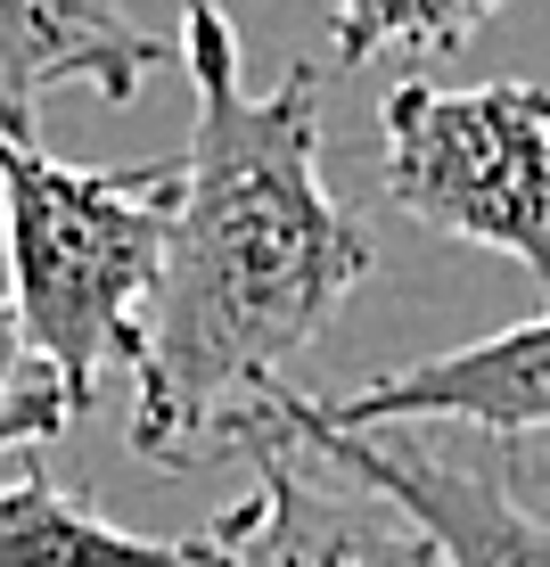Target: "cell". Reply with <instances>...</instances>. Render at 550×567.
<instances>
[{
	"instance_id": "8992f818",
	"label": "cell",
	"mask_w": 550,
	"mask_h": 567,
	"mask_svg": "<svg viewBox=\"0 0 550 567\" xmlns=\"http://www.w3.org/2000/svg\"><path fill=\"white\" fill-rule=\"evenodd\" d=\"M338 427H485V436L518 444V436H550V312L518 329H494L477 346H452V354H427L395 370V379H370L353 395L321 403Z\"/></svg>"
},
{
	"instance_id": "7a4b0ae2",
	"label": "cell",
	"mask_w": 550,
	"mask_h": 567,
	"mask_svg": "<svg viewBox=\"0 0 550 567\" xmlns=\"http://www.w3.org/2000/svg\"><path fill=\"white\" fill-rule=\"evenodd\" d=\"M181 156L156 165H58L0 132V256L25 346L58 379L66 412H91L100 370L141 354V321L165 271Z\"/></svg>"
},
{
	"instance_id": "30bf717a",
	"label": "cell",
	"mask_w": 550,
	"mask_h": 567,
	"mask_svg": "<svg viewBox=\"0 0 550 567\" xmlns=\"http://www.w3.org/2000/svg\"><path fill=\"white\" fill-rule=\"evenodd\" d=\"M66 395H58V379L42 370V354L25 346V329H17V305L0 297V461L9 453H33V444H50L58 427H66Z\"/></svg>"
},
{
	"instance_id": "5b68a950",
	"label": "cell",
	"mask_w": 550,
	"mask_h": 567,
	"mask_svg": "<svg viewBox=\"0 0 550 567\" xmlns=\"http://www.w3.org/2000/svg\"><path fill=\"white\" fill-rule=\"evenodd\" d=\"M280 420L297 427L321 461H338L353 485L395 502V511L436 543L444 567H550V518L518 502V485H509V468H494V453H444V444H411V436H362V427H338L312 395H297V386H280Z\"/></svg>"
},
{
	"instance_id": "6da1fadb",
	"label": "cell",
	"mask_w": 550,
	"mask_h": 567,
	"mask_svg": "<svg viewBox=\"0 0 550 567\" xmlns=\"http://www.w3.org/2000/svg\"><path fill=\"white\" fill-rule=\"evenodd\" d=\"M181 74V206L132 354V453L148 468H189L230 412L280 386L378 264L370 230L321 182L329 66L297 58L271 91H247L239 33L214 0H189Z\"/></svg>"
},
{
	"instance_id": "3957f363",
	"label": "cell",
	"mask_w": 550,
	"mask_h": 567,
	"mask_svg": "<svg viewBox=\"0 0 550 567\" xmlns=\"http://www.w3.org/2000/svg\"><path fill=\"white\" fill-rule=\"evenodd\" d=\"M378 124L386 198L419 230L526 264L550 297V83H395Z\"/></svg>"
},
{
	"instance_id": "52a82bcc",
	"label": "cell",
	"mask_w": 550,
	"mask_h": 567,
	"mask_svg": "<svg viewBox=\"0 0 550 567\" xmlns=\"http://www.w3.org/2000/svg\"><path fill=\"white\" fill-rule=\"evenodd\" d=\"M156 66H181L165 33L132 25L124 0H0V132L33 141V107L83 83L100 100H141Z\"/></svg>"
},
{
	"instance_id": "ba28073f",
	"label": "cell",
	"mask_w": 550,
	"mask_h": 567,
	"mask_svg": "<svg viewBox=\"0 0 550 567\" xmlns=\"http://www.w3.org/2000/svg\"><path fill=\"white\" fill-rule=\"evenodd\" d=\"M0 567H222V543L132 535V526L100 518L91 502H74L66 485H50L42 468H17L0 485Z\"/></svg>"
},
{
	"instance_id": "9c48e42d",
	"label": "cell",
	"mask_w": 550,
	"mask_h": 567,
	"mask_svg": "<svg viewBox=\"0 0 550 567\" xmlns=\"http://www.w3.org/2000/svg\"><path fill=\"white\" fill-rule=\"evenodd\" d=\"M501 0H338L329 9V66H370L378 50H460Z\"/></svg>"
},
{
	"instance_id": "8fae6325",
	"label": "cell",
	"mask_w": 550,
	"mask_h": 567,
	"mask_svg": "<svg viewBox=\"0 0 550 567\" xmlns=\"http://www.w3.org/2000/svg\"><path fill=\"white\" fill-rule=\"evenodd\" d=\"M542 477H550V468H542Z\"/></svg>"
},
{
	"instance_id": "277c9868",
	"label": "cell",
	"mask_w": 550,
	"mask_h": 567,
	"mask_svg": "<svg viewBox=\"0 0 550 567\" xmlns=\"http://www.w3.org/2000/svg\"><path fill=\"white\" fill-rule=\"evenodd\" d=\"M222 444L255 453V502L206 526L222 543V567H444L436 543L395 502L353 485L338 461H321L280 420V386L222 420Z\"/></svg>"
}]
</instances>
